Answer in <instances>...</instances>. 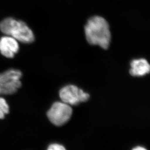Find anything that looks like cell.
Listing matches in <instances>:
<instances>
[{"label": "cell", "instance_id": "cell-3", "mask_svg": "<svg viewBox=\"0 0 150 150\" xmlns=\"http://www.w3.org/2000/svg\"><path fill=\"white\" fill-rule=\"evenodd\" d=\"M21 71L10 69L0 74V94L9 95L14 93L21 86L20 79Z\"/></svg>", "mask_w": 150, "mask_h": 150}, {"label": "cell", "instance_id": "cell-7", "mask_svg": "<svg viewBox=\"0 0 150 150\" xmlns=\"http://www.w3.org/2000/svg\"><path fill=\"white\" fill-rule=\"evenodd\" d=\"M131 67L130 74L133 76H142L150 72V65L145 59L134 60Z\"/></svg>", "mask_w": 150, "mask_h": 150}, {"label": "cell", "instance_id": "cell-8", "mask_svg": "<svg viewBox=\"0 0 150 150\" xmlns=\"http://www.w3.org/2000/svg\"><path fill=\"white\" fill-rule=\"evenodd\" d=\"M9 107L6 100L0 97V119H4L5 115L8 113Z\"/></svg>", "mask_w": 150, "mask_h": 150}, {"label": "cell", "instance_id": "cell-4", "mask_svg": "<svg viewBox=\"0 0 150 150\" xmlns=\"http://www.w3.org/2000/svg\"><path fill=\"white\" fill-rule=\"evenodd\" d=\"M72 108L64 102H56L47 112L50 122L56 126H61L66 123L71 118Z\"/></svg>", "mask_w": 150, "mask_h": 150}, {"label": "cell", "instance_id": "cell-9", "mask_svg": "<svg viewBox=\"0 0 150 150\" xmlns=\"http://www.w3.org/2000/svg\"><path fill=\"white\" fill-rule=\"evenodd\" d=\"M65 149L62 145L58 144H52L48 148V150H64Z\"/></svg>", "mask_w": 150, "mask_h": 150}, {"label": "cell", "instance_id": "cell-5", "mask_svg": "<svg viewBox=\"0 0 150 150\" xmlns=\"http://www.w3.org/2000/svg\"><path fill=\"white\" fill-rule=\"evenodd\" d=\"M59 96L63 102L71 105L86 102L89 98L88 94L74 85H69L63 88L60 91Z\"/></svg>", "mask_w": 150, "mask_h": 150}, {"label": "cell", "instance_id": "cell-6", "mask_svg": "<svg viewBox=\"0 0 150 150\" xmlns=\"http://www.w3.org/2000/svg\"><path fill=\"white\" fill-rule=\"evenodd\" d=\"M19 45L15 38L11 36L1 37L0 39V52L7 58H13L18 52Z\"/></svg>", "mask_w": 150, "mask_h": 150}, {"label": "cell", "instance_id": "cell-10", "mask_svg": "<svg viewBox=\"0 0 150 150\" xmlns=\"http://www.w3.org/2000/svg\"><path fill=\"white\" fill-rule=\"evenodd\" d=\"M134 150H146L145 148H144L142 147L141 146H137V147L134 148V149H133Z\"/></svg>", "mask_w": 150, "mask_h": 150}, {"label": "cell", "instance_id": "cell-2", "mask_svg": "<svg viewBox=\"0 0 150 150\" xmlns=\"http://www.w3.org/2000/svg\"><path fill=\"white\" fill-rule=\"evenodd\" d=\"M0 30L4 34L24 43L33 42L35 39L33 32L25 23L11 18H6L1 22Z\"/></svg>", "mask_w": 150, "mask_h": 150}, {"label": "cell", "instance_id": "cell-1", "mask_svg": "<svg viewBox=\"0 0 150 150\" xmlns=\"http://www.w3.org/2000/svg\"><path fill=\"white\" fill-rule=\"evenodd\" d=\"M85 32L86 40L91 45H99L107 49L111 40V33L108 22L100 16L89 18L86 24Z\"/></svg>", "mask_w": 150, "mask_h": 150}]
</instances>
